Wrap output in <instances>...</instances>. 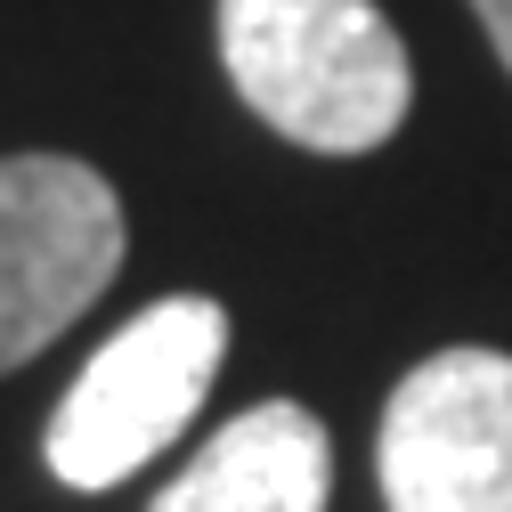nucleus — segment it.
Returning a JSON list of instances; mask_svg holds the SVG:
<instances>
[{
    "label": "nucleus",
    "instance_id": "obj_2",
    "mask_svg": "<svg viewBox=\"0 0 512 512\" xmlns=\"http://www.w3.org/2000/svg\"><path fill=\"white\" fill-rule=\"evenodd\" d=\"M228 358V309L204 293H171L155 309H139L82 374L74 391L57 399L49 431H41V456L49 472L98 496L122 488L131 472H147L163 447L204 415L212 382Z\"/></svg>",
    "mask_w": 512,
    "mask_h": 512
},
{
    "label": "nucleus",
    "instance_id": "obj_4",
    "mask_svg": "<svg viewBox=\"0 0 512 512\" xmlns=\"http://www.w3.org/2000/svg\"><path fill=\"white\" fill-rule=\"evenodd\" d=\"M374 472L391 512H512V358H423L382 407Z\"/></svg>",
    "mask_w": 512,
    "mask_h": 512
},
{
    "label": "nucleus",
    "instance_id": "obj_1",
    "mask_svg": "<svg viewBox=\"0 0 512 512\" xmlns=\"http://www.w3.org/2000/svg\"><path fill=\"white\" fill-rule=\"evenodd\" d=\"M220 66L309 155H366L415 106L407 41L374 0H220Z\"/></svg>",
    "mask_w": 512,
    "mask_h": 512
},
{
    "label": "nucleus",
    "instance_id": "obj_6",
    "mask_svg": "<svg viewBox=\"0 0 512 512\" xmlns=\"http://www.w3.org/2000/svg\"><path fill=\"white\" fill-rule=\"evenodd\" d=\"M472 9H480L488 41H496V57H504V74H512V0H472Z\"/></svg>",
    "mask_w": 512,
    "mask_h": 512
},
{
    "label": "nucleus",
    "instance_id": "obj_5",
    "mask_svg": "<svg viewBox=\"0 0 512 512\" xmlns=\"http://www.w3.org/2000/svg\"><path fill=\"white\" fill-rule=\"evenodd\" d=\"M334 439L301 399H261L220 423L147 512H326Z\"/></svg>",
    "mask_w": 512,
    "mask_h": 512
},
{
    "label": "nucleus",
    "instance_id": "obj_3",
    "mask_svg": "<svg viewBox=\"0 0 512 512\" xmlns=\"http://www.w3.org/2000/svg\"><path fill=\"white\" fill-rule=\"evenodd\" d=\"M122 196L82 155H0V374L41 358L122 269Z\"/></svg>",
    "mask_w": 512,
    "mask_h": 512
}]
</instances>
